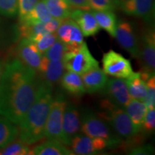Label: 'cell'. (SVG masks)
Masks as SVG:
<instances>
[{
	"label": "cell",
	"instance_id": "cell-26",
	"mask_svg": "<svg viewBox=\"0 0 155 155\" xmlns=\"http://www.w3.org/2000/svg\"><path fill=\"white\" fill-rule=\"evenodd\" d=\"M53 17L50 14L43 0H38L34 8L19 23H45L48 22Z\"/></svg>",
	"mask_w": 155,
	"mask_h": 155
},
{
	"label": "cell",
	"instance_id": "cell-4",
	"mask_svg": "<svg viewBox=\"0 0 155 155\" xmlns=\"http://www.w3.org/2000/svg\"><path fill=\"white\" fill-rule=\"evenodd\" d=\"M100 108L101 111L98 114V115L122 139H128L138 134L124 108L116 105L107 98L101 101Z\"/></svg>",
	"mask_w": 155,
	"mask_h": 155
},
{
	"label": "cell",
	"instance_id": "cell-8",
	"mask_svg": "<svg viewBox=\"0 0 155 155\" xmlns=\"http://www.w3.org/2000/svg\"><path fill=\"white\" fill-rule=\"evenodd\" d=\"M81 134L80 111L74 104H67L63 113L61 141L68 147L73 139Z\"/></svg>",
	"mask_w": 155,
	"mask_h": 155
},
{
	"label": "cell",
	"instance_id": "cell-38",
	"mask_svg": "<svg viewBox=\"0 0 155 155\" xmlns=\"http://www.w3.org/2000/svg\"><path fill=\"white\" fill-rule=\"evenodd\" d=\"M62 19H58L55 18H52L47 22H45V27L47 32H51V33H55L58 28L61 25Z\"/></svg>",
	"mask_w": 155,
	"mask_h": 155
},
{
	"label": "cell",
	"instance_id": "cell-14",
	"mask_svg": "<svg viewBox=\"0 0 155 155\" xmlns=\"http://www.w3.org/2000/svg\"><path fill=\"white\" fill-rule=\"evenodd\" d=\"M55 33L58 38L66 45L68 50L78 47L84 42L80 28L71 18L63 19Z\"/></svg>",
	"mask_w": 155,
	"mask_h": 155
},
{
	"label": "cell",
	"instance_id": "cell-34",
	"mask_svg": "<svg viewBox=\"0 0 155 155\" xmlns=\"http://www.w3.org/2000/svg\"><path fill=\"white\" fill-rule=\"evenodd\" d=\"M38 0H18V12L19 22L22 20L28 13L34 8Z\"/></svg>",
	"mask_w": 155,
	"mask_h": 155
},
{
	"label": "cell",
	"instance_id": "cell-7",
	"mask_svg": "<svg viewBox=\"0 0 155 155\" xmlns=\"http://www.w3.org/2000/svg\"><path fill=\"white\" fill-rule=\"evenodd\" d=\"M102 65L106 75L117 78L127 79L134 73L130 61L113 50L104 54Z\"/></svg>",
	"mask_w": 155,
	"mask_h": 155
},
{
	"label": "cell",
	"instance_id": "cell-30",
	"mask_svg": "<svg viewBox=\"0 0 155 155\" xmlns=\"http://www.w3.org/2000/svg\"><path fill=\"white\" fill-rule=\"evenodd\" d=\"M18 12V0H0V15L14 17Z\"/></svg>",
	"mask_w": 155,
	"mask_h": 155
},
{
	"label": "cell",
	"instance_id": "cell-39",
	"mask_svg": "<svg viewBox=\"0 0 155 155\" xmlns=\"http://www.w3.org/2000/svg\"><path fill=\"white\" fill-rule=\"evenodd\" d=\"M5 61H3V60H0V78H1L2 74L3 73L4 68H5Z\"/></svg>",
	"mask_w": 155,
	"mask_h": 155
},
{
	"label": "cell",
	"instance_id": "cell-20",
	"mask_svg": "<svg viewBox=\"0 0 155 155\" xmlns=\"http://www.w3.org/2000/svg\"><path fill=\"white\" fill-rule=\"evenodd\" d=\"M124 109L130 118L131 123L137 132L140 133L142 129L144 116L148 109L146 104L143 101L131 98L126 105Z\"/></svg>",
	"mask_w": 155,
	"mask_h": 155
},
{
	"label": "cell",
	"instance_id": "cell-1",
	"mask_svg": "<svg viewBox=\"0 0 155 155\" xmlns=\"http://www.w3.org/2000/svg\"><path fill=\"white\" fill-rule=\"evenodd\" d=\"M42 79L17 58L6 61L0 78V115L18 125L33 104Z\"/></svg>",
	"mask_w": 155,
	"mask_h": 155
},
{
	"label": "cell",
	"instance_id": "cell-24",
	"mask_svg": "<svg viewBox=\"0 0 155 155\" xmlns=\"http://www.w3.org/2000/svg\"><path fill=\"white\" fill-rule=\"evenodd\" d=\"M91 12L96 18L100 28L106 30L112 38H115L117 19L114 11L92 10Z\"/></svg>",
	"mask_w": 155,
	"mask_h": 155
},
{
	"label": "cell",
	"instance_id": "cell-29",
	"mask_svg": "<svg viewBox=\"0 0 155 155\" xmlns=\"http://www.w3.org/2000/svg\"><path fill=\"white\" fill-rule=\"evenodd\" d=\"M56 33L45 32V33L39 35L35 37L32 41L35 43L37 48L42 54H43L46 50L49 49L58 40Z\"/></svg>",
	"mask_w": 155,
	"mask_h": 155
},
{
	"label": "cell",
	"instance_id": "cell-36",
	"mask_svg": "<svg viewBox=\"0 0 155 155\" xmlns=\"http://www.w3.org/2000/svg\"><path fill=\"white\" fill-rule=\"evenodd\" d=\"M17 40V38L12 36H9L4 32L2 28L1 20H0V48H7L15 42Z\"/></svg>",
	"mask_w": 155,
	"mask_h": 155
},
{
	"label": "cell",
	"instance_id": "cell-22",
	"mask_svg": "<svg viewBox=\"0 0 155 155\" xmlns=\"http://www.w3.org/2000/svg\"><path fill=\"white\" fill-rule=\"evenodd\" d=\"M125 81L131 98L144 102L147 96V87L145 81L141 78L140 72H134Z\"/></svg>",
	"mask_w": 155,
	"mask_h": 155
},
{
	"label": "cell",
	"instance_id": "cell-9",
	"mask_svg": "<svg viewBox=\"0 0 155 155\" xmlns=\"http://www.w3.org/2000/svg\"><path fill=\"white\" fill-rule=\"evenodd\" d=\"M115 38L124 50L133 58L139 59V41L130 22L126 20H120L117 22Z\"/></svg>",
	"mask_w": 155,
	"mask_h": 155
},
{
	"label": "cell",
	"instance_id": "cell-18",
	"mask_svg": "<svg viewBox=\"0 0 155 155\" xmlns=\"http://www.w3.org/2000/svg\"><path fill=\"white\" fill-rule=\"evenodd\" d=\"M81 76L86 93L91 94L101 91L108 81L107 75L99 67L90 70Z\"/></svg>",
	"mask_w": 155,
	"mask_h": 155
},
{
	"label": "cell",
	"instance_id": "cell-35",
	"mask_svg": "<svg viewBox=\"0 0 155 155\" xmlns=\"http://www.w3.org/2000/svg\"><path fill=\"white\" fill-rule=\"evenodd\" d=\"M154 150L151 144L137 145L129 150V154L133 155H145L154 154Z\"/></svg>",
	"mask_w": 155,
	"mask_h": 155
},
{
	"label": "cell",
	"instance_id": "cell-17",
	"mask_svg": "<svg viewBox=\"0 0 155 155\" xmlns=\"http://www.w3.org/2000/svg\"><path fill=\"white\" fill-rule=\"evenodd\" d=\"M63 61H50L42 55L40 67L37 73L42 80L47 81L53 86L61 80L62 75L65 73Z\"/></svg>",
	"mask_w": 155,
	"mask_h": 155
},
{
	"label": "cell",
	"instance_id": "cell-12",
	"mask_svg": "<svg viewBox=\"0 0 155 155\" xmlns=\"http://www.w3.org/2000/svg\"><path fill=\"white\" fill-rule=\"evenodd\" d=\"M119 8L124 14L152 22L154 16V0H126Z\"/></svg>",
	"mask_w": 155,
	"mask_h": 155
},
{
	"label": "cell",
	"instance_id": "cell-23",
	"mask_svg": "<svg viewBox=\"0 0 155 155\" xmlns=\"http://www.w3.org/2000/svg\"><path fill=\"white\" fill-rule=\"evenodd\" d=\"M19 135V129L5 116L0 115V150L16 140Z\"/></svg>",
	"mask_w": 155,
	"mask_h": 155
},
{
	"label": "cell",
	"instance_id": "cell-19",
	"mask_svg": "<svg viewBox=\"0 0 155 155\" xmlns=\"http://www.w3.org/2000/svg\"><path fill=\"white\" fill-rule=\"evenodd\" d=\"M61 87L68 94L75 97H81L86 93L81 75L73 71L64 73L61 78Z\"/></svg>",
	"mask_w": 155,
	"mask_h": 155
},
{
	"label": "cell",
	"instance_id": "cell-10",
	"mask_svg": "<svg viewBox=\"0 0 155 155\" xmlns=\"http://www.w3.org/2000/svg\"><path fill=\"white\" fill-rule=\"evenodd\" d=\"M139 59L142 65V72L154 73L155 70V33L154 28H147L139 42Z\"/></svg>",
	"mask_w": 155,
	"mask_h": 155
},
{
	"label": "cell",
	"instance_id": "cell-3",
	"mask_svg": "<svg viewBox=\"0 0 155 155\" xmlns=\"http://www.w3.org/2000/svg\"><path fill=\"white\" fill-rule=\"evenodd\" d=\"M80 115L81 133L83 134L104 139L107 142L108 149L116 148L123 143V139L98 114L91 109L83 108Z\"/></svg>",
	"mask_w": 155,
	"mask_h": 155
},
{
	"label": "cell",
	"instance_id": "cell-28",
	"mask_svg": "<svg viewBox=\"0 0 155 155\" xmlns=\"http://www.w3.org/2000/svg\"><path fill=\"white\" fill-rule=\"evenodd\" d=\"M68 50L66 45L58 39L49 49L42 54L50 61H62L63 55Z\"/></svg>",
	"mask_w": 155,
	"mask_h": 155
},
{
	"label": "cell",
	"instance_id": "cell-16",
	"mask_svg": "<svg viewBox=\"0 0 155 155\" xmlns=\"http://www.w3.org/2000/svg\"><path fill=\"white\" fill-rule=\"evenodd\" d=\"M70 18L73 19L78 25L83 37L94 36L99 32V25L90 10L73 9Z\"/></svg>",
	"mask_w": 155,
	"mask_h": 155
},
{
	"label": "cell",
	"instance_id": "cell-32",
	"mask_svg": "<svg viewBox=\"0 0 155 155\" xmlns=\"http://www.w3.org/2000/svg\"><path fill=\"white\" fill-rule=\"evenodd\" d=\"M155 128V107L147 109L146 115L144 116L142 129L144 135L150 134L154 131Z\"/></svg>",
	"mask_w": 155,
	"mask_h": 155
},
{
	"label": "cell",
	"instance_id": "cell-2",
	"mask_svg": "<svg viewBox=\"0 0 155 155\" xmlns=\"http://www.w3.org/2000/svg\"><path fill=\"white\" fill-rule=\"evenodd\" d=\"M53 86L42 81L35 100L18 124L19 138L29 146L45 139L46 121L53 97Z\"/></svg>",
	"mask_w": 155,
	"mask_h": 155
},
{
	"label": "cell",
	"instance_id": "cell-27",
	"mask_svg": "<svg viewBox=\"0 0 155 155\" xmlns=\"http://www.w3.org/2000/svg\"><path fill=\"white\" fill-rule=\"evenodd\" d=\"M31 150L29 145L19 139L14 141L0 150V155H28L30 154Z\"/></svg>",
	"mask_w": 155,
	"mask_h": 155
},
{
	"label": "cell",
	"instance_id": "cell-5",
	"mask_svg": "<svg viewBox=\"0 0 155 155\" xmlns=\"http://www.w3.org/2000/svg\"><path fill=\"white\" fill-rule=\"evenodd\" d=\"M63 63L65 69L79 75L99 67V63L92 55L86 42L78 47L71 49L64 54Z\"/></svg>",
	"mask_w": 155,
	"mask_h": 155
},
{
	"label": "cell",
	"instance_id": "cell-11",
	"mask_svg": "<svg viewBox=\"0 0 155 155\" xmlns=\"http://www.w3.org/2000/svg\"><path fill=\"white\" fill-rule=\"evenodd\" d=\"M70 147L74 154H98L108 149L107 142L104 139L97 137H90L83 133L73 139Z\"/></svg>",
	"mask_w": 155,
	"mask_h": 155
},
{
	"label": "cell",
	"instance_id": "cell-31",
	"mask_svg": "<svg viewBox=\"0 0 155 155\" xmlns=\"http://www.w3.org/2000/svg\"><path fill=\"white\" fill-rule=\"evenodd\" d=\"M147 87V93L144 103L147 108L155 107V77L154 74L145 80Z\"/></svg>",
	"mask_w": 155,
	"mask_h": 155
},
{
	"label": "cell",
	"instance_id": "cell-15",
	"mask_svg": "<svg viewBox=\"0 0 155 155\" xmlns=\"http://www.w3.org/2000/svg\"><path fill=\"white\" fill-rule=\"evenodd\" d=\"M16 53L17 58L25 65L38 71L43 55L33 41L28 38H21L17 46Z\"/></svg>",
	"mask_w": 155,
	"mask_h": 155
},
{
	"label": "cell",
	"instance_id": "cell-33",
	"mask_svg": "<svg viewBox=\"0 0 155 155\" xmlns=\"http://www.w3.org/2000/svg\"><path fill=\"white\" fill-rule=\"evenodd\" d=\"M92 10H111L117 8L113 0H88Z\"/></svg>",
	"mask_w": 155,
	"mask_h": 155
},
{
	"label": "cell",
	"instance_id": "cell-21",
	"mask_svg": "<svg viewBox=\"0 0 155 155\" xmlns=\"http://www.w3.org/2000/svg\"><path fill=\"white\" fill-rule=\"evenodd\" d=\"M35 155H71L74 154L68 147L59 141L48 140L37 145L30 151Z\"/></svg>",
	"mask_w": 155,
	"mask_h": 155
},
{
	"label": "cell",
	"instance_id": "cell-40",
	"mask_svg": "<svg viewBox=\"0 0 155 155\" xmlns=\"http://www.w3.org/2000/svg\"><path fill=\"white\" fill-rule=\"evenodd\" d=\"M113 1H114V2L115 3V5H116V7H117L118 8H119V7L120 6V5L123 3L124 1H126V0H113Z\"/></svg>",
	"mask_w": 155,
	"mask_h": 155
},
{
	"label": "cell",
	"instance_id": "cell-6",
	"mask_svg": "<svg viewBox=\"0 0 155 155\" xmlns=\"http://www.w3.org/2000/svg\"><path fill=\"white\" fill-rule=\"evenodd\" d=\"M67 104L66 97L63 94H58L53 97L45 129V138L61 141L63 113Z\"/></svg>",
	"mask_w": 155,
	"mask_h": 155
},
{
	"label": "cell",
	"instance_id": "cell-25",
	"mask_svg": "<svg viewBox=\"0 0 155 155\" xmlns=\"http://www.w3.org/2000/svg\"><path fill=\"white\" fill-rule=\"evenodd\" d=\"M50 14L53 18L58 19H65L70 18L72 7L67 0H43Z\"/></svg>",
	"mask_w": 155,
	"mask_h": 155
},
{
	"label": "cell",
	"instance_id": "cell-13",
	"mask_svg": "<svg viewBox=\"0 0 155 155\" xmlns=\"http://www.w3.org/2000/svg\"><path fill=\"white\" fill-rule=\"evenodd\" d=\"M102 94L105 95L106 98L116 105L124 108L131 99L128 91L125 79L108 78L104 88L102 89Z\"/></svg>",
	"mask_w": 155,
	"mask_h": 155
},
{
	"label": "cell",
	"instance_id": "cell-37",
	"mask_svg": "<svg viewBox=\"0 0 155 155\" xmlns=\"http://www.w3.org/2000/svg\"><path fill=\"white\" fill-rule=\"evenodd\" d=\"M73 9H78L83 10H91L88 0H67Z\"/></svg>",
	"mask_w": 155,
	"mask_h": 155
}]
</instances>
